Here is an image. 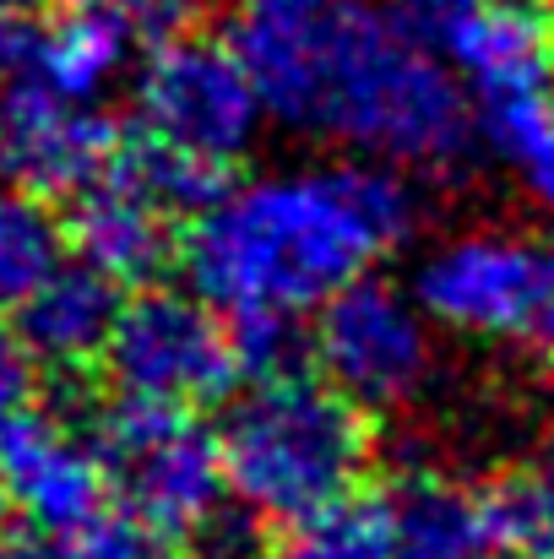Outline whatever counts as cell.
Instances as JSON below:
<instances>
[{"mask_svg":"<svg viewBox=\"0 0 554 559\" xmlns=\"http://www.w3.org/2000/svg\"><path fill=\"white\" fill-rule=\"evenodd\" d=\"M391 533V559H473L490 549L479 489H462L440 473H402L380 495Z\"/></svg>","mask_w":554,"mask_h":559,"instance_id":"15","label":"cell"},{"mask_svg":"<svg viewBox=\"0 0 554 559\" xmlns=\"http://www.w3.org/2000/svg\"><path fill=\"white\" fill-rule=\"evenodd\" d=\"M316 374L365 413H402L435 380V326L408 288L386 277H354L310 310Z\"/></svg>","mask_w":554,"mask_h":559,"instance_id":"8","label":"cell"},{"mask_svg":"<svg viewBox=\"0 0 554 559\" xmlns=\"http://www.w3.org/2000/svg\"><path fill=\"white\" fill-rule=\"evenodd\" d=\"M544 22H550V33H554V0H544Z\"/></svg>","mask_w":554,"mask_h":559,"instance_id":"26","label":"cell"},{"mask_svg":"<svg viewBox=\"0 0 554 559\" xmlns=\"http://www.w3.org/2000/svg\"><path fill=\"white\" fill-rule=\"evenodd\" d=\"M153 533H142L120 506L71 522V527H33L0 533V559H153Z\"/></svg>","mask_w":554,"mask_h":559,"instance_id":"19","label":"cell"},{"mask_svg":"<svg viewBox=\"0 0 554 559\" xmlns=\"http://www.w3.org/2000/svg\"><path fill=\"white\" fill-rule=\"evenodd\" d=\"M272 559H391V533H386L380 500L349 495V500L283 527V544Z\"/></svg>","mask_w":554,"mask_h":559,"instance_id":"20","label":"cell"},{"mask_svg":"<svg viewBox=\"0 0 554 559\" xmlns=\"http://www.w3.org/2000/svg\"><path fill=\"white\" fill-rule=\"evenodd\" d=\"M490 549H517V555H544L554 544V451L506 467L495 484L479 489Z\"/></svg>","mask_w":554,"mask_h":559,"instance_id":"17","label":"cell"},{"mask_svg":"<svg viewBox=\"0 0 554 559\" xmlns=\"http://www.w3.org/2000/svg\"><path fill=\"white\" fill-rule=\"evenodd\" d=\"M0 522H5V495H0Z\"/></svg>","mask_w":554,"mask_h":559,"instance_id":"28","label":"cell"},{"mask_svg":"<svg viewBox=\"0 0 554 559\" xmlns=\"http://www.w3.org/2000/svg\"><path fill=\"white\" fill-rule=\"evenodd\" d=\"M98 365L120 396L190 413L223 402L245 374L228 316L196 288H142L137 299H120Z\"/></svg>","mask_w":554,"mask_h":559,"instance_id":"7","label":"cell"},{"mask_svg":"<svg viewBox=\"0 0 554 559\" xmlns=\"http://www.w3.org/2000/svg\"><path fill=\"white\" fill-rule=\"evenodd\" d=\"M27 396H33V359H27V348L16 343V332L0 326V418H5L11 407H22Z\"/></svg>","mask_w":554,"mask_h":559,"instance_id":"22","label":"cell"},{"mask_svg":"<svg viewBox=\"0 0 554 559\" xmlns=\"http://www.w3.org/2000/svg\"><path fill=\"white\" fill-rule=\"evenodd\" d=\"M544 559H554V544H550V549H544Z\"/></svg>","mask_w":554,"mask_h":559,"instance_id":"29","label":"cell"},{"mask_svg":"<svg viewBox=\"0 0 554 559\" xmlns=\"http://www.w3.org/2000/svg\"><path fill=\"white\" fill-rule=\"evenodd\" d=\"M327 11L332 0H228L223 44L256 82L267 120H278L283 131H299L310 55H316Z\"/></svg>","mask_w":554,"mask_h":559,"instance_id":"13","label":"cell"},{"mask_svg":"<svg viewBox=\"0 0 554 559\" xmlns=\"http://www.w3.org/2000/svg\"><path fill=\"white\" fill-rule=\"evenodd\" d=\"M109 500L153 538H201L217 527L228 506L223 462H217V435L190 413V407H158V402H131L93 429Z\"/></svg>","mask_w":554,"mask_h":559,"instance_id":"5","label":"cell"},{"mask_svg":"<svg viewBox=\"0 0 554 559\" xmlns=\"http://www.w3.org/2000/svg\"><path fill=\"white\" fill-rule=\"evenodd\" d=\"M299 131L440 180L468 169L479 147L468 87L397 0H332Z\"/></svg>","mask_w":554,"mask_h":559,"instance_id":"2","label":"cell"},{"mask_svg":"<svg viewBox=\"0 0 554 559\" xmlns=\"http://www.w3.org/2000/svg\"><path fill=\"white\" fill-rule=\"evenodd\" d=\"M11 316H16V343L27 348L33 365H49L60 374L93 370L120 316V283H109L104 272L71 255V261H55L22 294Z\"/></svg>","mask_w":554,"mask_h":559,"instance_id":"14","label":"cell"},{"mask_svg":"<svg viewBox=\"0 0 554 559\" xmlns=\"http://www.w3.org/2000/svg\"><path fill=\"white\" fill-rule=\"evenodd\" d=\"M66 261V234L55 212L27 190H0V310H16L22 294Z\"/></svg>","mask_w":554,"mask_h":559,"instance_id":"18","label":"cell"},{"mask_svg":"<svg viewBox=\"0 0 554 559\" xmlns=\"http://www.w3.org/2000/svg\"><path fill=\"white\" fill-rule=\"evenodd\" d=\"M0 495L33 527H71L115 506L93 435L27 402L0 418Z\"/></svg>","mask_w":554,"mask_h":559,"instance_id":"10","label":"cell"},{"mask_svg":"<svg viewBox=\"0 0 554 559\" xmlns=\"http://www.w3.org/2000/svg\"><path fill=\"white\" fill-rule=\"evenodd\" d=\"M175 217L180 206L153 186L126 153L71 195V228L66 250L104 272L109 283H148L169 255H175Z\"/></svg>","mask_w":554,"mask_h":559,"instance_id":"11","label":"cell"},{"mask_svg":"<svg viewBox=\"0 0 554 559\" xmlns=\"http://www.w3.org/2000/svg\"><path fill=\"white\" fill-rule=\"evenodd\" d=\"M120 153L115 120L98 98H71L27 71L0 87V180L38 201L76 195Z\"/></svg>","mask_w":554,"mask_h":559,"instance_id":"9","label":"cell"},{"mask_svg":"<svg viewBox=\"0 0 554 559\" xmlns=\"http://www.w3.org/2000/svg\"><path fill=\"white\" fill-rule=\"evenodd\" d=\"M522 5H539V11H544V0H522Z\"/></svg>","mask_w":554,"mask_h":559,"instance_id":"27","label":"cell"},{"mask_svg":"<svg viewBox=\"0 0 554 559\" xmlns=\"http://www.w3.org/2000/svg\"><path fill=\"white\" fill-rule=\"evenodd\" d=\"M473 559H528V555H517V549H484V555H473Z\"/></svg>","mask_w":554,"mask_h":559,"instance_id":"25","label":"cell"},{"mask_svg":"<svg viewBox=\"0 0 554 559\" xmlns=\"http://www.w3.org/2000/svg\"><path fill=\"white\" fill-rule=\"evenodd\" d=\"M207 5L212 0H120V11H126V22H131V33L142 44V55L158 49V44H169V38L196 33L201 16H207Z\"/></svg>","mask_w":554,"mask_h":559,"instance_id":"21","label":"cell"},{"mask_svg":"<svg viewBox=\"0 0 554 559\" xmlns=\"http://www.w3.org/2000/svg\"><path fill=\"white\" fill-rule=\"evenodd\" d=\"M397 5H402V11H408V16L424 27V33H435V27H440V22H446L457 5H462V0H397Z\"/></svg>","mask_w":554,"mask_h":559,"instance_id":"23","label":"cell"},{"mask_svg":"<svg viewBox=\"0 0 554 559\" xmlns=\"http://www.w3.org/2000/svg\"><path fill=\"white\" fill-rule=\"evenodd\" d=\"M137 55L142 44L120 0H49L38 22H22L11 66L71 98H104Z\"/></svg>","mask_w":554,"mask_h":559,"instance_id":"12","label":"cell"},{"mask_svg":"<svg viewBox=\"0 0 554 559\" xmlns=\"http://www.w3.org/2000/svg\"><path fill=\"white\" fill-rule=\"evenodd\" d=\"M16 44H22V11L16 5H0V66L16 60Z\"/></svg>","mask_w":554,"mask_h":559,"instance_id":"24","label":"cell"},{"mask_svg":"<svg viewBox=\"0 0 554 559\" xmlns=\"http://www.w3.org/2000/svg\"><path fill=\"white\" fill-rule=\"evenodd\" d=\"M212 435L228 500L261 527H294L359 495L369 473V413L321 374H250Z\"/></svg>","mask_w":554,"mask_h":559,"instance_id":"3","label":"cell"},{"mask_svg":"<svg viewBox=\"0 0 554 559\" xmlns=\"http://www.w3.org/2000/svg\"><path fill=\"white\" fill-rule=\"evenodd\" d=\"M419 186L380 158L288 164L217 186L185 228V277L228 321H299L419 234Z\"/></svg>","mask_w":554,"mask_h":559,"instance_id":"1","label":"cell"},{"mask_svg":"<svg viewBox=\"0 0 554 559\" xmlns=\"http://www.w3.org/2000/svg\"><path fill=\"white\" fill-rule=\"evenodd\" d=\"M435 332L468 343H554L550 250L511 228H457L435 239L408 277Z\"/></svg>","mask_w":554,"mask_h":559,"instance_id":"6","label":"cell"},{"mask_svg":"<svg viewBox=\"0 0 554 559\" xmlns=\"http://www.w3.org/2000/svg\"><path fill=\"white\" fill-rule=\"evenodd\" d=\"M473 131L517 186L554 212V71L473 98Z\"/></svg>","mask_w":554,"mask_h":559,"instance_id":"16","label":"cell"},{"mask_svg":"<svg viewBox=\"0 0 554 559\" xmlns=\"http://www.w3.org/2000/svg\"><path fill=\"white\" fill-rule=\"evenodd\" d=\"M131 115H137V147L169 158L175 169L196 175L212 190L256 153L267 131V104L245 76V66L234 60V49L201 33L169 38L142 55Z\"/></svg>","mask_w":554,"mask_h":559,"instance_id":"4","label":"cell"}]
</instances>
